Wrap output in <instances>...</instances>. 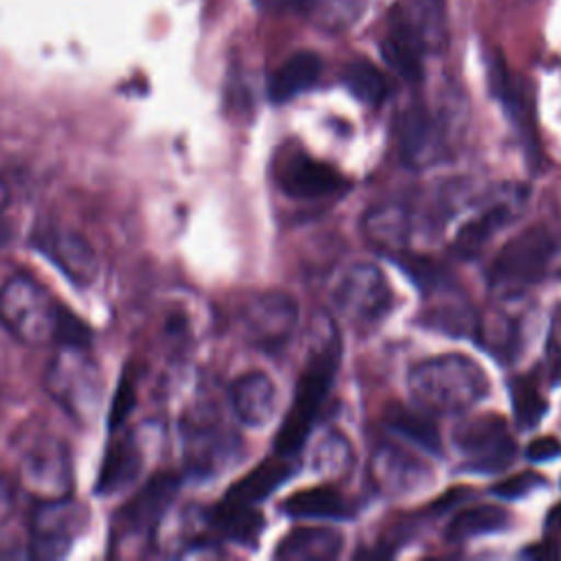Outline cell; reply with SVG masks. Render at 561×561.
Wrapping results in <instances>:
<instances>
[{
  "instance_id": "6da1fadb",
  "label": "cell",
  "mask_w": 561,
  "mask_h": 561,
  "mask_svg": "<svg viewBox=\"0 0 561 561\" xmlns=\"http://www.w3.org/2000/svg\"><path fill=\"white\" fill-rule=\"evenodd\" d=\"M311 344L305 370L298 377L296 392L291 399V408L287 410L274 440V454L278 456H296L329 394L333 383L335 368L340 364V333L331 318H318L311 329Z\"/></svg>"
},
{
  "instance_id": "7a4b0ae2",
  "label": "cell",
  "mask_w": 561,
  "mask_h": 561,
  "mask_svg": "<svg viewBox=\"0 0 561 561\" xmlns=\"http://www.w3.org/2000/svg\"><path fill=\"white\" fill-rule=\"evenodd\" d=\"M0 320L26 346L88 344L85 327L26 274H15L0 287Z\"/></svg>"
},
{
  "instance_id": "3957f363",
  "label": "cell",
  "mask_w": 561,
  "mask_h": 561,
  "mask_svg": "<svg viewBox=\"0 0 561 561\" xmlns=\"http://www.w3.org/2000/svg\"><path fill=\"white\" fill-rule=\"evenodd\" d=\"M408 388L419 410L451 416L471 410L489 392V377L471 357L447 353L419 362L408 375Z\"/></svg>"
},
{
  "instance_id": "277c9868",
  "label": "cell",
  "mask_w": 561,
  "mask_h": 561,
  "mask_svg": "<svg viewBox=\"0 0 561 561\" xmlns=\"http://www.w3.org/2000/svg\"><path fill=\"white\" fill-rule=\"evenodd\" d=\"M50 399L75 421L90 425L103 403V375L88 344H57L44 375Z\"/></svg>"
},
{
  "instance_id": "5b68a950",
  "label": "cell",
  "mask_w": 561,
  "mask_h": 561,
  "mask_svg": "<svg viewBox=\"0 0 561 561\" xmlns=\"http://www.w3.org/2000/svg\"><path fill=\"white\" fill-rule=\"evenodd\" d=\"M554 243L546 228L530 226L511 237L493 256L486 280L493 291L515 296L537 285L552 259Z\"/></svg>"
},
{
  "instance_id": "8992f818",
  "label": "cell",
  "mask_w": 561,
  "mask_h": 561,
  "mask_svg": "<svg viewBox=\"0 0 561 561\" xmlns=\"http://www.w3.org/2000/svg\"><path fill=\"white\" fill-rule=\"evenodd\" d=\"M392 289L383 272L373 263H353L342 270L333 289L331 305L351 327L368 329L392 309Z\"/></svg>"
},
{
  "instance_id": "52a82bcc",
  "label": "cell",
  "mask_w": 561,
  "mask_h": 561,
  "mask_svg": "<svg viewBox=\"0 0 561 561\" xmlns=\"http://www.w3.org/2000/svg\"><path fill=\"white\" fill-rule=\"evenodd\" d=\"M451 438L456 449L467 458V469L478 473H497L506 469L517 454L506 421L493 412L460 421Z\"/></svg>"
},
{
  "instance_id": "ba28073f",
  "label": "cell",
  "mask_w": 561,
  "mask_h": 561,
  "mask_svg": "<svg viewBox=\"0 0 561 561\" xmlns=\"http://www.w3.org/2000/svg\"><path fill=\"white\" fill-rule=\"evenodd\" d=\"M85 508L70 495L37 500L31 515V552L39 559L64 557L85 528Z\"/></svg>"
},
{
  "instance_id": "9c48e42d",
  "label": "cell",
  "mask_w": 561,
  "mask_h": 561,
  "mask_svg": "<svg viewBox=\"0 0 561 561\" xmlns=\"http://www.w3.org/2000/svg\"><path fill=\"white\" fill-rule=\"evenodd\" d=\"M20 482L37 500L70 495L72 471L64 443L57 438H42L33 443L20 460Z\"/></svg>"
},
{
  "instance_id": "30bf717a",
  "label": "cell",
  "mask_w": 561,
  "mask_h": 561,
  "mask_svg": "<svg viewBox=\"0 0 561 561\" xmlns=\"http://www.w3.org/2000/svg\"><path fill=\"white\" fill-rule=\"evenodd\" d=\"M394 140L401 160L416 169L434 164L445 156V127L421 103H412L399 112Z\"/></svg>"
},
{
  "instance_id": "8fae6325",
  "label": "cell",
  "mask_w": 561,
  "mask_h": 561,
  "mask_svg": "<svg viewBox=\"0 0 561 561\" xmlns=\"http://www.w3.org/2000/svg\"><path fill=\"white\" fill-rule=\"evenodd\" d=\"M250 342L261 351L280 348L298 324V305L285 291L259 294L243 313Z\"/></svg>"
},
{
  "instance_id": "7c38bea8",
  "label": "cell",
  "mask_w": 561,
  "mask_h": 561,
  "mask_svg": "<svg viewBox=\"0 0 561 561\" xmlns=\"http://www.w3.org/2000/svg\"><path fill=\"white\" fill-rule=\"evenodd\" d=\"M35 248L48 256L75 285H90L99 274V259L79 232L64 228H39L33 234Z\"/></svg>"
},
{
  "instance_id": "4fadbf2b",
  "label": "cell",
  "mask_w": 561,
  "mask_h": 561,
  "mask_svg": "<svg viewBox=\"0 0 561 561\" xmlns=\"http://www.w3.org/2000/svg\"><path fill=\"white\" fill-rule=\"evenodd\" d=\"M370 478L388 495H408L432 482V469L399 445L383 443L370 458Z\"/></svg>"
},
{
  "instance_id": "5bb4252c",
  "label": "cell",
  "mask_w": 561,
  "mask_h": 561,
  "mask_svg": "<svg viewBox=\"0 0 561 561\" xmlns=\"http://www.w3.org/2000/svg\"><path fill=\"white\" fill-rule=\"evenodd\" d=\"M276 180L287 195L300 199L324 197L344 186V178L335 167L300 151H289L278 160Z\"/></svg>"
},
{
  "instance_id": "9a60e30c",
  "label": "cell",
  "mask_w": 561,
  "mask_h": 561,
  "mask_svg": "<svg viewBox=\"0 0 561 561\" xmlns=\"http://www.w3.org/2000/svg\"><path fill=\"white\" fill-rule=\"evenodd\" d=\"M392 26L408 33L425 55L440 53L449 39L445 0H397Z\"/></svg>"
},
{
  "instance_id": "2e32d148",
  "label": "cell",
  "mask_w": 561,
  "mask_h": 561,
  "mask_svg": "<svg viewBox=\"0 0 561 561\" xmlns=\"http://www.w3.org/2000/svg\"><path fill=\"white\" fill-rule=\"evenodd\" d=\"M522 195L524 193L513 195V199H495L480 213H476L471 219H467L451 241V252L458 259H476L482 252V248L493 239V234L513 219L517 197Z\"/></svg>"
},
{
  "instance_id": "e0dca14e",
  "label": "cell",
  "mask_w": 561,
  "mask_h": 561,
  "mask_svg": "<svg viewBox=\"0 0 561 561\" xmlns=\"http://www.w3.org/2000/svg\"><path fill=\"white\" fill-rule=\"evenodd\" d=\"M230 403L243 425L263 427L276 410V386L261 370L243 373L230 386Z\"/></svg>"
},
{
  "instance_id": "ac0fdd59",
  "label": "cell",
  "mask_w": 561,
  "mask_h": 561,
  "mask_svg": "<svg viewBox=\"0 0 561 561\" xmlns=\"http://www.w3.org/2000/svg\"><path fill=\"white\" fill-rule=\"evenodd\" d=\"M175 486L178 482L169 476L149 482L123 511V522H121L123 537L127 535L142 537L153 533L175 493Z\"/></svg>"
},
{
  "instance_id": "d6986e66",
  "label": "cell",
  "mask_w": 561,
  "mask_h": 561,
  "mask_svg": "<svg viewBox=\"0 0 561 561\" xmlns=\"http://www.w3.org/2000/svg\"><path fill=\"white\" fill-rule=\"evenodd\" d=\"M344 537L331 526H300L285 535L274 552L283 561H331L342 552Z\"/></svg>"
},
{
  "instance_id": "ffe728a7",
  "label": "cell",
  "mask_w": 561,
  "mask_h": 561,
  "mask_svg": "<svg viewBox=\"0 0 561 561\" xmlns=\"http://www.w3.org/2000/svg\"><path fill=\"white\" fill-rule=\"evenodd\" d=\"M489 85L493 90V94L502 101L506 116L511 118L513 127L517 129L519 138L526 145L528 156H539L537 151V138H535V127H533V112H530V103L524 94V90L519 85H515V81L511 79V75L506 72L502 59L491 64L489 70Z\"/></svg>"
},
{
  "instance_id": "44dd1931",
  "label": "cell",
  "mask_w": 561,
  "mask_h": 561,
  "mask_svg": "<svg viewBox=\"0 0 561 561\" xmlns=\"http://www.w3.org/2000/svg\"><path fill=\"white\" fill-rule=\"evenodd\" d=\"M410 228V210L397 202L375 206L364 219L366 239L373 243V248L390 256L405 250Z\"/></svg>"
},
{
  "instance_id": "7402d4cb",
  "label": "cell",
  "mask_w": 561,
  "mask_h": 561,
  "mask_svg": "<svg viewBox=\"0 0 561 561\" xmlns=\"http://www.w3.org/2000/svg\"><path fill=\"white\" fill-rule=\"evenodd\" d=\"M186 462L193 473L210 476L232 454V438L213 425H191L184 436Z\"/></svg>"
},
{
  "instance_id": "603a6c76",
  "label": "cell",
  "mask_w": 561,
  "mask_h": 561,
  "mask_svg": "<svg viewBox=\"0 0 561 561\" xmlns=\"http://www.w3.org/2000/svg\"><path fill=\"white\" fill-rule=\"evenodd\" d=\"M283 511L296 519H346L353 506L333 484L300 489L283 502Z\"/></svg>"
},
{
  "instance_id": "cb8c5ba5",
  "label": "cell",
  "mask_w": 561,
  "mask_h": 561,
  "mask_svg": "<svg viewBox=\"0 0 561 561\" xmlns=\"http://www.w3.org/2000/svg\"><path fill=\"white\" fill-rule=\"evenodd\" d=\"M322 70V61L316 53L311 50H300L294 53L272 77L267 83V92L270 99L274 103H285L294 96H298L300 92L309 90Z\"/></svg>"
},
{
  "instance_id": "d4e9b609",
  "label": "cell",
  "mask_w": 561,
  "mask_h": 561,
  "mask_svg": "<svg viewBox=\"0 0 561 561\" xmlns=\"http://www.w3.org/2000/svg\"><path fill=\"white\" fill-rule=\"evenodd\" d=\"M294 473V465L289 462V456H274L256 465L248 476H243L237 484L230 486L226 497H232L237 502L254 504L265 500L274 489H278L289 476Z\"/></svg>"
},
{
  "instance_id": "484cf974",
  "label": "cell",
  "mask_w": 561,
  "mask_h": 561,
  "mask_svg": "<svg viewBox=\"0 0 561 561\" xmlns=\"http://www.w3.org/2000/svg\"><path fill=\"white\" fill-rule=\"evenodd\" d=\"M142 469V451L136 445V438L125 436L114 443L103 460L96 491L99 493H116L131 484Z\"/></svg>"
},
{
  "instance_id": "4316f807",
  "label": "cell",
  "mask_w": 561,
  "mask_h": 561,
  "mask_svg": "<svg viewBox=\"0 0 561 561\" xmlns=\"http://www.w3.org/2000/svg\"><path fill=\"white\" fill-rule=\"evenodd\" d=\"M451 291H447V298H440L421 313V324L445 335H478L480 316L471 309V305L465 298H454Z\"/></svg>"
},
{
  "instance_id": "83f0119b",
  "label": "cell",
  "mask_w": 561,
  "mask_h": 561,
  "mask_svg": "<svg viewBox=\"0 0 561 561\" xmlns=\"http://www.w3.org/2000/svg\"><path fill=\"white\" fill-rule=\"evenodd\" d=\"M210 524L228 539L239 543H254L263 530V515L252 504L224 497L210 513Z\"/></svg>"
},
{
  "instance_id": "f1b7e54d",
  "label": "cell",
  "mask_w": 561,
  "mask_h": 561,
  "mask_svg": "<svg viewBox=\"0 0 561 561\" xmlns=\"http://www.w3.org/2000/svg\"><path fill=\"white\" fill-rule=\"evenodd\" d=\"M511 515L506 508H500L495 504H482V506H469L458 511L451 522L447 524L445 537L449 541H467L480 535H491L508 528Z\"/></svg>"
},
{
  "instance_id": "f546056e",
  "label": "cell",
  "mask_w": 561,
  "mask_h": 561,
  "mask_svg": "<svg viewBox=\"0 0 561 561\" xmlns=\"http://www.w3.org/2000/svg\"><path fill=\"white\" fill-rule=\"evenodd\" d=\"M386 425L405 436L408 440H412L414 445H419L421 449L440 456L443 454V445H440V434L436 423L427 416V412H414L401 403H392L386 410Z\"/></svg>"
},
{
  "instance_id": "4dcf8cb0",
  "label": "cell",
  "mask_w": 561,
  "mask_h": 561,
  "mask_svg": "<svg viewBox=\"0 0 561 561\" xmlns=\"http://www.w3.org/2000/svg\"><path fill=\"white\" fill-rule=\"evenodd\" d=\"M381 55L386 64L405 81H419L423 77L425 50L401 28L390 26L388 37L381 44Z\"/></svg>"
},
{
  "instance_id": "1f68e13d",
  "label": "cell",
  "mask_w": 561,
  "mask_h": 561,
  "mask_svg": "<svg viewBox=\"0 0 561 561\" xmlns=\"http://www.w3.org/2000/svg\"><path fill=\"white\" fill-rule=\"evenodd\" d=\"M342 81L346 90L366 105H381L388 96L386 75L366 59H355L344 66Z\"/></svg>"
},
{
  "instance_id": "d6a6232c",
  "label": "cell",
  "mask_w": 561,
  "mask_h": 561,
  "mask_svg": "<svg viewBox=\"0 0 561 561\" xmlns=\"http://www.w3.org/2000/svg\"><path fill=\"white\" fill-rule=\"evenodd\" d=\"M519 320L506 311H493L486 318L480 316L478 335L484 346L502 359H511L519 346Z\"/></svg>"
},
{
  "instance_id": "836d02e7",
  "label": "cell",
  "mask_w": 561,
  "mask_h": 561,
  "mask_svg": "<svg viewBox=\"0 0 561 561\" xmlns=\"http://www.w3.org/2000/svg\"><path fill=\"white\" fill-rule=\"evenodd\" d=\"M392 259L412 278V283L427 294H436V291H445V289L454 287V283L449 280V270H445L438 261H434L430 256L401 250V252L392 254Z\"/></svg>"
},
{
  "instance_id": "e575fe53",
  "label": "cell",
  "mask_w": 561,
  "mask_h": 561,
  "mask_svg": "<svg viewBox=\"0 0 561 561\" xmlns=\"http://www.w3.org/2000/svg\"><path fill=\"white\" fill-rule=\"evenodd\" d=\"M511 403L519 430L535 427L548 410V403L530 375H519L511 381Z\"/></svg>"
},
{
  "instance_id": "d590c367",
  "label": "cell",
  "mask_w": 561,
  "mask_h": 561,
  "mask_svg": "<svg viewBox=\"0 0 561 561\" xmlns=\"http://www.w3.org/2000/svg\"><path fill=\"white\" fill-rule=\"evenodd\" d=\"M353 462V451L348 440L337 434L329 432L313 449V469L324 476H340L346 473V469Z\"/></svg>"
},
{
  "instance_id": "8d00e7d4",
  "label": "cell",
  "mask_w": 561,
  "mask_h": 561,
  "mask_svg": "<svg viewBox=\"0 0 561 561\" xmlns=\"http://www.w3.org/2000/svg\"><path fill=\"white\" fill-rule=\"evenodd\" d=\"M543 482H546V480H543L539 473H535V471H522V473H517V476H511V478L497 482V484L491 489V493L497 495V497H502V500H517V497L528 495L530 491H535V489L541 486Z\"/></svg>"
},
{
  "instance_id": "74e56055",
  "label": "cell",
  "mask_w": 561,
  "mask_h": 561,
  "mask_svg": "<svg viewBox=\"0 0 561 561\" xmlns=\"http://www.w3.org/2000/svg\"><path fill=\"white\" fill-rule=\"evenodd\" d=\"M546 362L552 383H561V302L554 307L550 318V331L546 342Z\"/></svg>"
},
{
  "instance_id": "f35d334b",
  "label": "cell",
  "mask_w": 561,
  "mask_h": 561,
  "mask_svg": "<svg viewBox=\"0 0 561 561\" xmlns=\"http://www.w3.org/2000/svg\"><path fill=\"white\" fill-rule=\"evenodd\" d=\"M561 456V440L554 436H539L528 443L526 458L533 462H546Z\"/></svg>"
},
{
  "instance_id": "ab89813d",
  "label": "cell",
  "mask_w": 561,
  "mask_h": 561,
  "mask_svg": "<svg viewBox=\"0 0 561 561\" xmlns=\"http://www.w3.org/2000/svg\"><path fill=\"white\" fill-rule=\"evenodd\" d=\"M261 7L270 9V11H283V9H296V7H305L313 0H259Z\"/></svg>"
},
{
  "instance_id": "60d3db41",
  "label": "cell",
  "mask_w": 561,
  "mask_h": 561,
  "mask_svg": "<svg viewBox=\"0 0 561 561\" xmlns=\"http://www.w3.org/2000/svg\"><path fill=\"white\" fill-rule=\"evenodd\" d=\"M559 552L554 550V546H548V543H537V546H530L524 550V557H533V559H550V557H557Z\"/></svg>"
},
{
  "instance_id": "b9f144b4",
  "label": "cell",
  "mask_w": 561,
  "mask_h": 561,
  "mask_svg": "<svg viewBox=\"0 0 561 561\" xmlns=\"http://www.w3.org/2000/svg\"><path fill=\"white\" fill-rule=\"evenodd\" d=\"M548 526L550 528H561V504L557 508H552V513L548 515Z\"/></svg>"
},
{
  "instance_id": "7bdbcfd3",
  "label": "cell",
  "mask_w": 561,
  "mask_h": 561,
  "mask_svg": "<svg viewBox=\"0 0 561 561\" xmlns=\"http://www.w3.org/2000/svg\"><path fill=\"white\" fill-rule=\"evenodd\" d=\"M9 197H11V193H9V186L4 184V180L0 178V213L4 210V206L9 204Z\"/></svg>"
},
{
  "instance_id": "ee69618b",
  "label": "cell",
  "mask_w": 561,
  "mask_h": 561,
  "mask_svg": "<svg viewBox=\"0 0 561 561\" xmlns=\"http://www.w3.org/2000/svg\"><path fill=\"white\" fill-rule=\"evenodd\" d=\"M7 237H9V228H7V226L0 221V243H2Z\"/></svg>"
}]
</instances>
